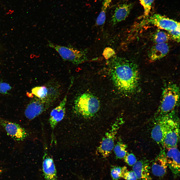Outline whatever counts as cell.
Listing matches in <instances>:
<instances>
[{
  "mask_svg": "<svg viewBox=\"0 0 180 180\" xmlns=\"http://www.w3.org/2000/svg\"><path fill=\"white\" fill-rule=\"evenodd\" d=\"M169 115L170 113L164 115H157L151 131L152 138L157 144H160L162 146Z\"/></svg>",
  "mask_w": 180,
  "mask_h": 180,
  "instance_id": "obj_8",
  "label": "cell"
},
{
  "mask_svg": "<svg viewBox=\"0 0 180 180\" xmlns=\"http://www.w3.org/2000/svg\"><path fill=\"white\" fill-rule=\"evenodd\" d=\"M12 88L9 84L6 83L0 82V93L6 94Z\"/></svg>",
  "mask_w": 180,
  "mask_h": 180,
  "instance_id": "obj_28",
  "label": "cell"
},
{
  "mask_svg": "<svg viewBox=\"0 0 180 180\" xmlns=\"http://www.w3.org/2000/svg\"><path fill=\"white\" fill-rule=\"evenodd\" d=\"M47 46L55 50L64 60L74 64H78L88 60L86 50H80L70 44L67 46H61L48 40Z\"/></svg>",
  "mask_w": 180,
  "mask_h": 180,
  "instance_id": "obj_5",
  "label": "cell"
},
{
  "mask_svg": "<svg viewBox=\"0 0 180 180\" xmlns=\"http://www.w3.org/2000/svg\"><path fill=\"white\" fill-rule=\"evenodd\" d=\"M169 51V47L166 43L156 44L151 48L148 54L150 60L154 61L165 56Z\"/></svg>",
  "mask_w": 180,
  "mask_h": 180,
  "instance_id": "obj_16",
  "label": "cell"
},
{
  "mask_svg": "<svg viewBox=\"0 0 180 180\" xmlns=\"http://www.w3.org/2000/svg\"><path fill=\"white\" fill-rule=\"evenodd\" d=\"M122 178L126 180H137V177L133 171H129L128 170L124 174Z\"/></svg>",
  "mask_w": 180,
  "mask_h": 180,
  "instance_id": "obj_27",
  "label": "cell"
},
{
  "mask_svg": "<svg viewBox=\"0 0 180 180\" xmlns=\"http://www.w3.org/2000/svg\"><path fill=\"white\" fill-rule=\"evenodd\" d=\"M166 152L168 167L176 178L180 173V152L177 146L167 148Z\"/></svg>",
  "mask_w": 180,
  "mask_h": 180,
  "instance_id": "obj_11",
  "label": "cell"
},
{
  "mask_svg": "<svg viewBox=\"0 0 180 180\" xmlns=\"http://www.w3.org/2000/svg\"><path fill=\"white\" fill-rule=\"evenodd\" d=\"M47 96L44 99L50 104L55 101L60 96L61 90L60 85L55 81H51L46 84Z\"/></svg>",
  "mask_w": 180,
  "mask_h": 180,
  "instance_id": "obj_18",
  "label": "cell"
},
{
  "mask_svg": "<svg viewBox=\"0 0 180 180\" xmlns=\"http://www.w3.org/2000/svg\"><path fill=\"white\" fill-rule=\"evenodd\" d=\"M67 92L59 104L53 109L50 113L49 119L50 124L53 130L58 124L64 118L66 113V105L67 100Z\"/></svg>",
  "mask_w": 180,
  "mask_h": 180,
  "instance_id": "obj_14",
  "label": "cell"
},
{
  "mask_svg": "<svg viewBox=\"0 0 180 180\" xmlns=\"http://www.w3.org/2000/svg\"><path fill=\"white\" fill-rule=\"evenodd\" d=\"M168 165L164 149L162 150L156 158L152 166V174L155 176L162 177L167 170Z\"/></svg>",
  "mask_w": 180,
  "mask_h": 180,
  "instance_id": "obj_12",
  "label": "cell"
},
{
  "mask_svg": "<svg viewBox=\"0 0 180 180\" xmlns=\"http://www.w3.org/2000/svg\"><path fill=\"white\" fill-rule=\"evenodd\" d=\"M127 170V168L125 166L122 167L115 166L112 167L110 172L112 180H118L122 178L124 174Z\"/></svg>",
  "mask_w": 180,
  "mask_h": 180,
  "instance_id": "obj_22",
  "label": "cell"
},
{
  "mask_svg": "<svg viewBox=\"0 0 180 180\" xmlns=\"http://www.w3.org/2000/svg\"><path fill=\"white\" fill-rule=\"evenodd\" d=\"M180 134L179 120L174 110L170 113L163 146L166 148L177 146Z\"/></svg>",
  "mask_w": 180,
  "mask_h": 180,
  "instance_id": "obj_6",
  "label": "cell"
},
{
  "mask_svg": "<svg viewBox=\"0 0 180 180\" xmlns=\"http://www.w3.org/2000/svg\"><path fill=\"white\" fill-rule=\"evenodd\" d=\"M170 38L169 34L160 30H157L152 36V40L156 44L166 43Z\"/></svg>",
  "mask_w": 180,
  "mask_h": 180,
  "instance_id": "obj_20",
  "label": "cell"
},
{
  "mask_svg": "<svg viewBox=\"0 0 180 180\" xmlns=\"http://www.w3.org/2000/svg\"><path fill=\"white\" fill-rule=\"evenodd\" d=\"M112 1V0H104L102 2L101 11L96 20V26H101L104 24L106 11Z\"/></svg>",
  "mask_w": 180,
  "mask_h": 180,
  "instance_id": "obj_19",
  "label": "cell"
},
{
  "mask_svg": "<svg viewBox=\"0 0 180 180\" xmlns=\"http://www.w3.org/2000/svg\"><path fill=\"white\" fill-rule=\"evenodd\" d=\"M180 94L179 88L176 84L169 82L166 84L163 88L157 115L166 114L174 110L178 104Z\"/></svg>",
  "mask_w": 180,
  "mask_h": 180,
  "instance_id": "obj_3",
  "label": "cell"
},
{
  "mask_svg": "<svg viewBox=\"0 0 180 180\" xmlns=\"http://www.w3.org/2000/svg\"><path fill=\"white\" fill-rule=\"evenodd\" d=\"M42 162V169L45 180H57L56 169L52 159L46 154Z\"/></svg>",
  "mask_w": 180,
  "mask_h": 180,
  "instance_id": "obj_17",
  "label": "cell"
},
{
  "mask_svg": "<svg viewBox=\"0 0 180 180\" xmlns=\"http://www.w3.org/2000/svg\"><path fill=\"white\" fill-rule=\"evenodd\" d=\"M107 60L111 79L118 90L126 94L135 92L139 80L138 66L136 63L115 55Z\"/></svg>",
  "mask_w": 180,
  "mask_h": 180,
  "instance_id": "obj_1",
  "label": "cell"
},
{
  "mask_svg": "<svg viewBox=\"0 0 180 180\" xmlns=\"http://www.w3.org/2000/svg\"><path fill=\"white\" fill-rule=\"evenodd\" d=\"M122 122V118H117L103 138L97 151L103 157L108 156L113 149L116 135Z\"/></svg>",
  "mask_w": 180,
  "mask_h": 180,
  "instance_id": "obj_7",
  "label": "cell"
},
{
  "mask_svg": "<svg viewBox=\"0 0 180 180\" xmlns=\"http://www.w3.org/2000/svg\"><path fill=\"white\" fill-rule=\"evenodd\" d=\"M32 94L36 97L42 99L45 98L46 97L48 90L46 86H38L33 88L31 90Z\"/></svg>",
  "mask_w": 180,
  "mask_h": 180,
  "instance_id": "obj_23",
  "label": "cell"
},
{
  "mask_svg": "<svg viewBox=\"0 0 180 180\" xmlns=\"http://www.w3.org/2000/svg\"><path fill=\"white\" fill-rule=\"evenodd\" d=\"M149 163L148 161L142 160L137 161L133 166L132 170L139 180H152L150 175Z\"/></svg>",
  "mask_w": 180,
  "mask_h": 180,
  "instance_id": "obj_15",
  "label": "cell"
},
{
  "mask_svg": "<svg viewBox=\"0 0 180 180\" xmlns=\"http://www.w3.org/2000/svg\"><path fill=\"white\" fill-rule=\"evenodd\" d=\"M127 146L124 143L118 142L114 146L113 150L116 158H124L127 154Z\"/></svg>",
  "mask_w": 180,
  "mask_h": 180,
  "instance_id": "obj_21",
  "label": "cell"
},
{
  "mask_svg": "<svg viewBox=\"0 0 180 180\" xmlns=\"http://www.w3.org/2000/svg\"><path fill=\"white\" fill-rule=\"evenodd\" d=\"M100 101L95 96L88 93H84L78 96L74 101L75 112L84 118H92L99 110Z\"/></svg>",
  "mask_w": 180,
  "mask_h": 180,
  "instance_id": "obj_2",
  "label": "cell"
},
{
  "mask_svg": "<svg viewBox=\"0 0 180 180\" xmlns=\"http://www.w3.org/2000/svg\"><path fill=\"white\" fill-rule=\"evenodd\" d=\"M143 23L156 26L167 31L171 38L178 42L180 40V23L173 20L158 14L146 17Z\"/></svg>",
  "mask_w": 180,
  "mask_h": 180,
  "instance_id": "obj_4",
  "label": "cell"
},
{
  "mask_svg": "<svg viewBox=\"0 0 180 180\" xmlns=\"http://www.w3.org/2000/svg\"><path fill=\"white\" fill-rule=\"evenodd\" d=\"M144 9L145 17L148 16L151 8L152 4L154 0H139Z\"/></svg>",
  "mask_w": 180,
  "mask_h": 180,
  "instance_id": "obj_24",
  "label": "cell"
},
{
  "mask_svg": "<svg viewBox=\"0 0 180 180\" xmlns=\"http://www.w3.org/2000/svg\"><path fill=\"white\" fill-rule=\"evenodd\" d=\"M50 105L45 100L35 97L27 106L24 111V115L28 119L32 120L47 110Z\"/></svg>",
  "mask_w": 180,
  "mask_h": 180,
  "instance_id": "obj_9",
  "label": "cell"
},
{
  "mask_svg": "<svg viewBox=\"0 0 180 180\" xmlns=\"http://www.w3.org/2000/svg\"><path fill=\"white\" fill-rule=\"evenodd\" d=\"M82 180H85L83 179H82Z\"/></svg>",
  "mask_w": 180,
  "mask_h": 180,
  "instance_id": "obj_30",
  "label": "cell"
},
{
  "mask_svg": "<svg viewBox=\"0 0 180 180\" xmlns=\"http://www.w3.org/2000/svg\"><path fill=\"white\" fill-rule=\"evenodd\" d=\"M2 172V170H0V175Z\"/></svg>",
  "mask_w": 180,
  "mask_h": 180,
  "instance_id": "obj_29",
  "label": "cell"
},
{
  "mask_svg": "<svg viewBox=\"0 0 180 180\" xmlns=\"http://www.w3.org/2000/svg\"><path fill=\"white\" fill-rule=\"evenodd\" d=\"M0 125L8 134L14 139L22 141L28 136V134L24 128L19 124L0 117Z\"/></svg>",
  "mask_w": 180,
  "mask_h": 180,
  "instance_id": "obj_10",
  "label": "cell"
},
{
  "mask_svg": "<svg viewBox=\"0 0 180 180\" xmlns=\"http://www.w3.org/2000/svg\"><path fill=\"white\" fill-rule=\"evenodd\" d=\"M124 158V162L130 166H133L137 161L136 156L132 153H127Z\"/></svg>",
  "mask_w": 180,
  "mask_h": 180,
  "instance_id": "obj_25",
  "label": "cell"
},
{
  "mask_svg": "<svg viewBox=\"0 0 180 180\" xmlns=\"http://www.w3.org/2000/svg\"><path fill=\"white\" fill-rule=\"evenodd\" d=\"M134 5L132 3H124L118 5L111 18L110 22L111 24L114 26L125 20L129 14Z\"/></svg>",
  "mask_w": 180,
  "mask_h": 180,
  "instance_id": "obj_13",
  "label": "cell"
},
{
  "mask_svg": "<svg viewBox=\"0 0 180 180\" xmlns=\"http://www.w3.org/2000/svg\"><path fill=\"white\" fill-rule=\"evenodd\" d=\"M115 52L113 49L108 47L104 49L102 54L104 58L108 60L115 55Z\"/></svg>",
  "mask_w": 180,
  "mask_h": 180,
  "instance_id": "obj_26",
  "label": "cell"
}]
</instances>
